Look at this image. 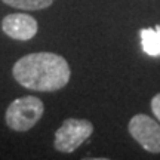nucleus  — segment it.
Masks as SVG:
<instances>
[{"mask_svg": "<svg viewBox=\"0 0 160 160\" xmlns=\"http://www.w3.org/2000/svg\"><path fill=\"white\" fill-rule=\"evenodd\" d=\"M13 79L25 89L57 92L67 86L71 70L67 59L52 52H33L13 64Z\"/></svg>", "mask_w": 160, "mask_h": 160, "instance_id": "1", "label": "nucleus"}, {"mask_svg": "<svg viewBox=\"0 0 160 160\" xmlns=\"http://www.w3.org/2000/svg\"><path fill=\"white\" fill-rule=\"evenodd\" d=\"M45 113V104L37 97L17 98L6 108L5 120L9 129L15 132H27L33 129Z\"/></svg>", "mask_w": 160, "mask_h": 160, "instance_id": "2", "label": "nucleus"}, {"mask_svg": "<svg viewBox=\"0 0 160 160\" xmlns=\"http://www.w3.org/2000/svg\"><path fill=\"white\" fill-rule=\"evenodd\" d=\"M93 133V125L86 119H65L55 132L53 147L59 153H73Z\"/></svg>", "mask_w": 160, "mask_h": 160, "instance_id": "3", "label": "nucleus"}, {"mask_svg": "<svg viewBox=\"0 0 160 160\" xmlns=\"http://www.w3.org/2000/svg\"><path fill=\"white\" fill-rule=\"evenodd\" d=\"M131 137L144 150L150 153H160V125L147 114H135L128 125Z\"/></svg>", "mask_w": 160, "mask_h": 160, "instance_id": "4", "label": "nucleus"}, {"mask_svg": "<svg viewBox=\"0 0 160 160\" xmlns=\"http://www.w3.org/2000/svg\"><path fill=\"white\" fill-rule=\"evenodd\" d=\"M2 30L8 37L13 40H25L33 39L37 34L39 30V24L28 13H9L2 19Z\"/></svg>", "mask_w": 160, "mask_h": 160, "instance_id": "5", "label": "nucleus"}, {"mask_svg": "<svg viewBox=\"0 0 160 160\" xmlns=\"http://www.w3.org/2000/svg\"><path fill=\"white\" fill-rule=\"evenodd\" d=\"M142 51L150 57H160V25L139 31Z\"/></svg>", "mask_w": 160, "mask_h": 160, "instance_id": "6", "label": "nucleus"}, {"mask_svg": "<svg viewBox=\"0 0 160 160\" xmlns=\"http://www.w3.org/2000/svg\"><path fill=\"white\" fill-rule=\"evenodd\" d=\"M5 5L21 11H42L53 3V0H2Z\"/></svg>", "mask_w": 160, "mask_h": 160, "instance_id": "7", "label": "nucleus"}, {"mask_svg": "<svg viewBox=\"0 0 160 160\" xmlns=\"http://www.w3.org/2000/svg\"><path fill=\"white\" fill-rule=\"evenodd\" d=\"M151 111H153L156 119H159L160 122V93L154 95L153 99H151Z\"/></svg>", "mask_w": 160, "mask_h": 160, "instance_id": "8", "label": "nucleus"}]
</instances>
